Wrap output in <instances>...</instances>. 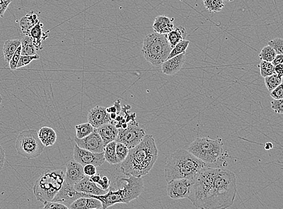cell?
Here are the masks:
<instances>
[{
  "label": "cell",
  "instance_id": "cell-45",
  "mask_svg": "<svg viewBox=\"0 0 283 209\" xmlns=\"http://www.w3.org/2000/svg\"><path fill=\"white\" fill-rule=\"evenodd\" d=\"M6 156H5V152L3 148L0 145V171L4 167Z\"/></svg>",
  "mask_w": 283,
  "mask_h": 209
},
{
  "label": "cell",
  "instance_id": "cell-21",
  "mask_svg": "<svg viewBox=\"0 0 283 209\" xmlns=\"http://www.w3.org/2000/svg\"><path fill=\"white\" fill-rule=\"evenodd\" d=\"M70 209H102L101 202L94 197H83L74 202L69 207Z\"/></svg>",
  "mask_w": 283,
  "mask_h": 209
},
{
  "label": "cell",
  "instance_id": "cell-10",
  "mask_svg": "<svg viewBox=\"0 0 283 209\" xmlns=\"http://www.w3.org/2000/svg\"><path fill=\"white\" fill-rule=\"evenodd\" d=\"M73 159L82 165L92 164L94 166H100L105 162L104 152L93 153L90 151L81 149L78 145L74 147Z\"/></svg>",
  "mask_w": 283,
  "mask_h": 209
},
{
  "label": "cell",
  "instance_id": "cell-5",
  "mask_svg": "<svg viewBox=\"0 0 283 209\" xmlns=\"http://www.w3.org/2000/svg\"><path fill=\"white\" fill-rule=\"evenodd\" d=\"M64 181L65 173L62 169L45 171L33 186V194L37 200L42 203L52 202L61 188Z\"/></svg>",
  "mask_w": 283,
  "mask_h": 209
},
{
  "label": "cell",
  "instance_id": "cell-27",
  "mask_svg": "<svg viewBox=\"0 0 283 209\" xmlns=\"http://www.w3.org/2000/svg\"><path fill=\"white\" fill-rule=\"evenodd\" d=\"M21 55H34L36 50L31 37L25 35L21 39Z\"/></svg>",
  "mask_w": 283,
  "mask_h": 209
},
{
  "label": "cell",
  "instance_id": "cell-44",
  "mask_svg": "<svg viewBox=\"0 0 283 209\" xmlns=\"http://www.w3.org/2000/svg\"><path fill=\"white\" fill-rule=\"evenodd\" d=\"M12 0H8L0 3V18L2 17L9 5L11 3Z\"/></svg>",
  "mask_w": 283,
  "mask_h": 209
},
{
  "label": "cell",
  "instance_id": "cell-22",
  "mask_svg": "<svg viewBox=\"0 0 283 209\" xmlns=\"http://www.w3.org/2000/svg\"><path fill=\"white\" fill-rule=\"evenodd\" d=\"M39 140L45 147L54 145L57 140V134L53 129L49 127H42L38 132Z\"/></svg>",
  "mask_w": 283,
  "mask_h": 209
},
{
  "label": "cell",
  "instance_id": "cell-40",
  "mask_svg": "<svg viewBox=\"0 0 283 209\" xmlns=\"http://www.w3.org/2000/svg\"><path fill=\"white\" fill-rule=\"evenodd\" d=\"M84 173L86 177H91L97 173L96 166L92 164L84 165L83 168Z\"/></svg>",
  "mask_w": 283,
  "mask_h": 209
},
{
  "label": "cell",
  "instance_id": "cell-51",
  "mask_svg": "<svg viewBox=\"0 0 283 209\" xmlns=\"http://www.w3.org/2000/svg\"><path fill=\"white\" fill-rule=\"evenodd\" d=\"M6 1H8V0H0V3H1V2H3Z\"/></svg>",
  "mask_w": 283,
  "mask_h": 209
},
{
  "label": "cell",
  "instance_id": "cell-29",
  "mask_svg": "<svg viewBox=\"0 0 283 209\" xmlns=\"http://www.w3.org/2000/svg\"><path fill=\"white\" fill-rule=\"evenodd\" d=\"M203 5L209 12L218 13L225 7L224 0H203Z\"/></svg>",
  "mask_w": 283,
  "mask_h": 209
},
{
  "label": "cell",
  "instance_id": "cell-24",
  "mask_svg": "<svg viewBox=\"0 0 283 209\" xmlns=\"http://www.w3.org/2000/svg\"><path fill=\"white\" fill-rule=\"evenodd\" d=\"M187 36L186 29L182 26L173 29L169 33L167 34V38L170 45L171 49L176 46L179 42L184 40Z\"/></svg>",
  "mask_w": 283,
  "mask_h": 209
},
{
  "label": "cell",
  "instance_id": "cell-31",
  "mask_svg": "<svg viewBox=\"0 0 283 209\" xmlns=\"http://www.w3.org/2000/svg\"><path fill=\"white\" fill-rule=\"evenodd\" d=\"M190 41L187 40H182L177 44L172 49H171L170 54H169L168 59L176 56V55L185 53L189 47Z\"/></svg>",
  "mask_w": 283,
  "mask_h": 209
},
{
  "label": "cell",
  "instance_id": "cell-52",
  "mask_svg": "<svg viewBox=\"0 0 283 209\" xmlns=\"http://www.w3.org/2000/svg\"><path fill=\"white\" fill-rule=\"evenodd\" d=\"M225 1H228V2H232V1H233L234 0H225Z\"/></svg>",
  "mask_w": 283,
  "mask_h": 209
},
{
  "label": "cell",
  "instance_id": "cell-34",
  "mask_svg": "<svg viewBox=\"0 0 283 209\" xmlns=\"http://www.w3.org/2000/svg\"><path fill=\"white\" fill-rule=\"evenodd\" d=\"M115 151L116 155L121 163L125 159L129 152V149L125 145L118 142H116Z\"/></svg>",
  "mask_w": 283,
  "mask_h": 209
},
{
  "label": "cell",
  "instance_id": "cell-47",
  "mask_svg": "<svg viewBox=\"0 0 283 209\" xmlns=\"http://www.w3.org/2000/svg\"><path fill=\"white\" fill-rule=\"evenodd\" d=\"M274 70H275V73H276L278 76L281 77V78H283V63H282V64H279L275 66Z\"/></svg>",
  "mask_w": 283,
  "mask_h": 209
},
{
  "label": "cell",
  "instance_id": "cell-33",
  "mask_svg": "<svg viewBox=\"0 0 283 209\" xmlns=\"http://www.w3.org/2000/svg\"><path fill=\"white\" fill-rule=\"evenodd\" d=\"M276 55L277 53L275 50L271 47L267 46L264 47L261 50L260 53L259 54V57L260 58L261 60L272 62Z\"/></svg>",
  "mask_w": 283,
  "mask_h": 209
},
{
  "label": "cell",
  "instance_id": "cell-43",
  "mask_svg": "<svg viewBox=\"0 0 283 209\" xmlns=\"http://www.w3.org/2000/svg\"><path fill=\"white\" fill-rule=\"evenodd\" d=\"M111 183V181L108 178V177L104 176L101 177L97 184L100 185V187L103 189L108 190L110 188Z\"/></svg>",
  "mask_w": 283,
  "mask_h": 209
},
{
  "label": "cell",
  "instance_id": "cell-25",
  "mask_svg": "<svg viewBox=\"0 0 283 209\" xmlns=\"http://www.w3.org/2000/svg\"><path fill=\"white\" fill-rule=\"evenodd\" d=\"M116 141L108 143L104 147V154L105 161L111 165H117L121 163L118 159L115 151Z\"/></svg>",
  "mask_w": 283,
  "mask_h": 209
},
{
  "label": "cell",
  "instance_id": "cell-37",
  "mask_svg": "<svg viewBox=\"0 0 283 209\" xmlns=\"http://www.w3.org/2000/svg\"><path fill=\"white\" fill-rule=\"evenodd\" d=\"M21 55V46H20L18 48L17 51L15 52L14 55L11 58V59L9 61V67L11 70H17V67L19 62Z\"/></svg>",
  "mask_w": 283,
  "mask_h": 209
},
{
  "label": "cell",
  "instance_id": "cell-41",
  "mask_svg": "<svg viewBox=\"0 0 283 209\" xmlns=\"http://www.w3.org/2000/svg\"><path fill=\"white\" fill-rule=\"evenodd\" d=\"M271 96L274 99L280 100L283 99V83L280 84L279 86H277L276 88H275L273 91L271 92Z\"/></svg>",
  "mask_w": 283,
  "mask_h": 209
},
{
  "label": "cell",
  "instance_id": "cell-53",
  "mask_svg": "<svg viewBox=\"0 0 283 209\" xmlns=\"http://www.w3.org/2000/svg\"><path fill=\"white\" fill-rule=\"evenodd\" d=\"M180 1H182V0H180Z\"/></svg>",
  "mask_w": 283,
  "mask_h": 209
},
{
  "label": "cell",
  "instance_id": "cell-30",
  "mask_svg": "<svg viewBox=\"0 0 283 209\" xmlns=\"http://www.w3.org/2000/svg\"><path fill=\"white\" fill-rule=\"evenodd\" d=\"M264 83L268 91L271 92L283 83V78L278 76L276 73H274L273 75L264 78Z\"/></svg>",
  "mask_w": 283,
  "mask_h": 209
},
{
  "label": "cell",
  "instance_id": "cell-1",
  "mask_svg": "<svg viewBox=\"0 0 283 209\" xmlns=\"http://www.w3.org/2000/svg\"><path fill=\"white\" fill-rule=\"evenodd\" d=\"M236 194L232 172L208 166L192 179L188 198L197 208L222 209L233 205Z\"/></svg>",
  "mask_w": 283,
  "mask_h": 209
},
{
  "label": "cell",
  "instance_id": "cell-18",
  "mask_svg": "<svg viewBox=\"0 0 283 209\" xmlns=\"http://www.w3.org/2000/svg\"><path fill=\"white\" fill-rule=\"evenodd\" d=\"M174 18H170L165 15L156 17L152 28L155 33L161 34H168L174 29Z\"/></svg>",
  "mask_w": 283,
  "mask_h": 209
},
{
  "label": "cell",
  "instance_id": "cell-14",
  "mask_svg": "<svg viewBox=\"0 0 283 209\" xmlns=\"http://www.w3.org/2000/svg\"><path fill=\"white\" fill-rule=\"evenodd\" d=\"M83 168V165L74 159L67 162L65 173L64 182L66 183L75 186L76 184L86 177L84 173Z\"/></svg>",
  "mask_w": 283,
  "mask_h": 209
},
{
  "label": "cell",
  "instance_id": "cell-11",
  "mask_svg": "<svg viewBox=\"0 0 283 209\" xmlns=\"http://www.w3.org/2000/svg\"><path fill=\"white\" fill-rule=\"evenodd\" d=\"M192 179H175L168 182L167 192L169 197L173 200L188 198L191 186Z\"/></svg>",
  "mask_w": 283,
  "mask_h": 209
},
{
  "label": "cell",
  "instance_id": "cell-48",
  "mask_svg": "<svg viewBox=\"0 0 283 209\" xmlns=\"http://www.w3.org/2000/svg\"><path fill=\"white\" fill-rule=\"evenodd\" d=\"M273 148V145L271 144V143H266L265 145V149L266 150H270Z\"/></svg>",
  "mask_w": 283,
  "mask_h": 209
},
{
  "label": "cell",
  "instance_id": "cell-19",
  "mask_svg": "<svg viewBox=\"0 0 283 209\" xmlns=\"http://www.w3.org/2000/svg\"><path fill=\"white\" fill-rule=\"evenodd\" d=\"M43 27V24L39 21L38 24H36L31 28L30 34H29V36H30L31 39H32L33 43L36 51L43 49V47L42 46V41L46 40L49 36L50 30L47 31V32H44Z\"/></svg>",
  "mask_w": 283,
  "mask_h": 209
},
{
  "label": "cell",
  "instance_id": "cell-2",
  "mask_svg": "<svg viewBox=\"0 0 283 209\" xmlns=\"http://www.w3.org/2000/svg\"><path fill=\"white\" fill-rule=\"evenodd\" d=\"M158 150L152 135H145L137 146L129 150L120 166L124 175L142 177L146 176L157 162Z\"/></svg>",
  "mask_w": 283,
  "mask_h": 209
},
{
  "label": "cell",
  "instance_id": "cell-6",
  "mask_svg": "<svg viewBox=\"0 0 283 209\" xmlns=\"http://www.w3.org/2000/svg\"><path fill=\"white\" fill-rule=\"evenodd\" d=\"M171 50L167 34L154 32L145 36L142 52L148 62L155 67H158L168 59Z\"/></svg>",
  "mask_w": 283,
  "mask_h": 209
},
{
  "label": "cell",
  "instance_id": "cell-26",
  "mask_svg": "<svg viewBox=\"0 0 283 209\" xmlns=\"http://www.w3.org/2000/svg\"><path fill=\"white\" fill-rule=\"evenodd\" d=\"M21 46V39L7 40L5 42L2 49L5 60L9 63L18 48Z\"/></svg>",
  "mask_w": 283,
  "mask_h": 209
},
{
  "label": "cell",
  "instance_id": "cell-3",
  "mask_svg": "<svg viewBox=\"0 0 283 209\" xmlns=\"http://www.w3.org/2000/svg\"><path fill=\"white\" fill-rule=\"evenodd\" d=\"M208 165L188 150H178L171 154L167 162L165 175L167 182L180 179H193Z\"/></svg>",
  "mask_w": 283,
  "mask_h": 209
},
{
  "label": "cell",
  "instance_id": "cell-4",
  "mask_svg": "<svg viewBox=\"0 0 283 209\" xmlns=\"http://www.w3.org/2000/svg\"><path fill=\"white\" fill-rule=\"evenodd\" d=\"M118 181L122 184H118L119 188L112 189L104 195L88 194V197H94L102 203V209H106L117 203L128 204L140 197L144 189V182L142 177L129 176L128 178H120Z\"/></svg>",
  "mask_w": 283,
  "mask_h": 209
},
{
  "label": "cell",
  "instance_id": "cell-46",
  "mask_svg": "<svg viewBox=\"0 0 283 209\" xmlns=\"http://www.w3.org/2000/svg\"><path fill=\"white\" fill-rule=\"evenodd\" d=\"M283 62V54H279L276 55L273 60L272 61V63L274 66L279 64H282Z\"/></svg>",
  "mask_w": 283,
  "mask_h": 209
},
{
  "label": "cell",
  "instance_id": "cell-13",
  "mask_svg": "<svg viewBox=\"0 0 283 209\" xmlns=\"http://www.w3.org/2000/svg\"><path fill=\"white\" fill-rule=\"evenodd\" d=\"M76 144L81 149L90 151L93 153L104 152L105 145L101 137L100 136L95 129L92 133L84 138L79 139L75 137Z\"/></svg>",
  "mask_w": 283,
  "mask_h": 209
},
{
  "label": "cell",
  "instance_id": "cell-42",
  "mask_svg": "<svg viewBox=\"0 0 283 209\" xmlns=\"http://www.w3.org/2000/svg\"><path fill=\"white\" fill-rule=\"evenodd\" d=\"M120 100L118 99L117 101L114 103L113 106L106 108V110L108 113H115L117 115L120 114L121 110V106L120 104Z\"/></svg>",
  "mask_w": 283,
  "mask_h": 209
},
{
  "label": "cell",
  "instance_id": "cell-15",
  "mask_svg": "<svg viewBox=\"0 0 283 209\" xmlns=\"http://www.w3.org/2000/svg\"><path fill=\"white\" fill-rule=\"evenodd\" d=\"M87 120L88 123L91 124L95 129L99 128L105 124L111 123L112 121L110 113L107 112L106 107L99 105L89 110Z\"/></svg>",
  "mask_w": 283,
  "mask_h": 209
},
{
  "label": "cell",
  "instance_id": "cell-12",
  "mask_svg": "<svg viewBox=\"0 0 283 209\" xmlns=\"http://www.w3.org/2000/svg\"><path fill=\"white\" fill-rule=\"evenodd\" d=\"M88 194L85 193L77 191L75 187L63 182L61 188L56 195L52 202L63 204L69 209L70 206L78 198L85 197Z\"/></svg>",
  "mask_w": 283,
  "mask_h": 209
},
{
  "label": "cell",
  "instance_id": "cell-16",
  "mask_svg": "<svg viewBox=\"0 0 283 209\" xmlns=\"http://www.w3.org/2000/svg\"><path fill=\"white\" fill-rule=\"evenodd\" d=\"M186 62V52L167 59L162 63V71L165 75L173 76L178 73Z\"/></svg>",
  "mask_w": 283,
  "mask_h": 209
},
{
  "label": "cell",
  "instance_id": "cell-20",
  "mask_svg": "<svg viewBox=\"0 0 283 209\" xmlns=\"http://www.w3.org/2000/svg\"><path fill=\"white\" fill-rule=\"evenodd\" d=\"M98 133L101 137L105 146L111 142L115 141L118 134V129L113 124H105L96 129Z\"/></svg>",
  "mask_w": 283,
  "mask_h": 209
},
{
  "label": "cell",
  "instance_id": "cell-28",
  "mask_svg": "<svg viewBox=\"0 0 283 209\" xmlns=\"http://www.w3.org/2000/svg\"><path fill=\"white\" fill-rule=\"evenodd\" d=\"M95 128L89 123L79 124L75 126L77 138L82 139L92 133Z\"/></svg>",
  "mask_w": 283,
  "mask_h": 209
},
{
  "label": "cell",
  "instance_id": "cell-38",
  "mask_svg": "<svg viewBox=\"0 0 283 209\" xmlns=\"http://www.w3.org/2000/svg\"><path fill=\"white\" fill-rule=\"evenodd\" d=\"M44 204V209H68L67 206L62 203L55 202H46Z\"/></svg>",
  "mask_w": 283,
  "mask_h": 209
},
{
  "label": "cell",
  "instance_id": "cell-35",
  "mask_svg": "<svg viewBox=\"0 0 283 209\" xmlns=\"http://www.w3.org/2000/svg\"><path fill=\"white\" fill-rule=\"evenodd\" d=\"M40 59V56L38 54L34 55H21L19 62H18L17 69L26 67L32 62L34 60H38Z\"/></svg>",
  "mask_w": 283,
  "mask_h": 209
},
{
  "label": "cell",
  "instance_id": "cell-39",
  "mask_svg": "<svg viewBox=\"0 0 283 209\" xmlns=\"http://www.w3.org/2000/svg\"><path fill=\"white\" fill-rule=\"evenodd\" d=\"M283 99H274V100H272L271 102V107L277 113H279V114H283Z\"/></svg>",
  "mask_w": 283,
  "mask_h": 209
},
{
  "label": "cell",
  "instance_id": "cell-17",
  "mask_svg": "<svg viewBox=\"0 0 283 209\" xmlns=\"http://www.w3.org/2000/svg\"><path fill=\"white\" fill-rule=\"evenodd\" d=\"M74 187L77 191L94 195H104L109 190H104L99 187L96 183L90 181L89 177L86 176L76 184Z\"/></svg>",
  "mask_w": 283,
  "mask_h": 209
},
{
  "label": "cell",
  "instance_id": "cell-9",
  "mask_svg": "<svg viewBox=\"0 0 283 209\" xmlns=\"http://www.w3.org/2000/svg\"><path fill=\"white\" fill-rule=\"evenodd\" d=\"M145 135L144 130L140 128L137 122L131 121L127 128L118 129L115 141L122 143L130 150L140 144Z\"/></svg>",
  "mask_w": 283,
  "mask_h": 209
},
{
  "label": "cell",
  "instance_id": "cell-36",
  "mask_svg": "<svg viewBox=\"0 0 283 209\" xmlns=\"http://www.w3.org/2000/svg\"><path fill=\"white\" fill-rule=\"evenodd\" d=\"M268 46L271 47L277 54H283V40L282 38H276L268 42Z\"/></svg>",
  "mask_w": 283,
  "mask_h": 209
},
{
  "label": "cell",
  "instance_id": "cell-7",
  "mask_svg": "<svg viewBox=\"0 0 283 209\" xmlns=\"http://www.w3.org/2000/svg\"><path fill=\"white\" fill-rule=\"evenodd\" d=\"M223 145L221 138L214 140L208 137H198L189 145L187 150L210 166L221 160L223 155Z\"/></svg>",
  "mask_w": 283,
  "mask_h": 209
},
{
  "label": "cell",
  "instance_id": "cell-32",
  "mask_svg": "<svg viewBox=\"0 0 283 209\" xmlns=\"http://www.w3.org/2000/svg\"><path fill=\"white\" fill-rule=\"evenodd\" d=\"M258 68H260V75L263 78L275 73V66L271 62L262 60L258 65Z\"/></svg>",
  "mask_w": 283,
  "mask_h": 209
},
{
  "label": "cell",
  "instance_id": "cell-8",
  "mask_svg": "<svg viewBox=\"0 0 283 209\" xmlns=\"http://www.w3.org/2000/svg\"><path fill=\"white\" fill-rule=\"evenodd\" d=\"M15 148L18 155L31 159L40 156L44 152L45 146L39 139L38 131L28 129L21 131L18 135Z\"/></svg>",
  "mask_w": 283,
  "mask_h": 209
},
{
  "label": "cell",
  "instance_id": "cell-23",
  "mask_svg": "<svg viewBox=\"0 0 283 209\" xmlns=\"http://www.w3.org/2000/svg\"><path fill=\"white\" fill-rule=\"evenodd\" d=\"M39 22L38 16L35 14L33 11H31L21 18L20 21L21 31L25 35L29 36L31 28Z\"/></svg>",
  "mask_w": 283,
  "mask_h": 209
},
{
  "label": "cell",
  "instance_id": "cell-49",
  "mask_svg": "<svg viewBox=\"0 0 283 209\" xmlns=\"http://www.w3.org/2000/svg\"><path fill=\"white\" fill-rule=\"evenodd\" d=\"M117 114L115 113H110V117L111 120H114L116 117H117Z\"/></svg>",
  "mask_w": 283,
  "mask_h": 209
},
{
  "label": "cell",
  "instance_id": "cell-50",
  "mask_svg": "<svg viewBox=\"0 0 283 209\" xmlns=\"http://www.w3.org/2000/svg\"><path fill=\"white\" fill-rule=\"evenodd\" d=\"M1 102H2V99H1V95H0V106H1Z\"/></svg>",
  "mask_w": 283,
  "mask_h": 209
}]
</instances>
